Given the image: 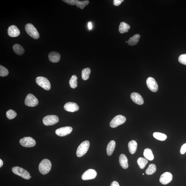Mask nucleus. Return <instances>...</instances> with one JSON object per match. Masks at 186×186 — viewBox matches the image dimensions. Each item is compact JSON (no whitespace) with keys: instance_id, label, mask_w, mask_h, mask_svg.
I'll use <instances>...</instances> for the list:
<instances>
[{"instance_id":"1","label":"nucleus","mask_w":186,"mask_h":186,"mask_svg":"<svg viewBox=\"0 0 186 186\" xmlns=\"http://www.w3.org/2000/svg\"><path fill=\"white\" fill-rule=\"evenodd\" d=\"M51 161L47 159H43L39 165V172L43 175H46L51 171Z\"/></svg>"},{"instance_id":"2","label":"nucleus","mask_w":186,"mask_h":186,"mask_svg":"<svg viewBox=\"0 0 186 186\" xmlns=\"http://www.w3.org/2000/svg\"><path fill=\"white\" fill-rule=\"evenodd\" d=\"M90 147V142L86 140L83 141L78 147L77 150L76 155L78 157H81L87 152Z\"/></svg>"},{"instance_id":"3","label":"nucleus","mask_w":186,"mask_h":186,"mask_svg":"<svg viewBox=\"0 0 186 186\" xmlns=\"http://www.w3.org/2000/svg\"><path fill=\"white\" fill-rule=\"evenodd\" d=\"M12 171L15 175L26 180H29L31 178V177L29 172L22 167H13Z\"/></svg>"},{"instance_id":"4","label":"nucleus","mask_w":186,"mask_h":186,"mask_svg":"<svg viewBox=\"0 0 186 186\" xmlns=\"http://www.w3.org/2000/svg\"><path fill=\"white\" fill-rule=\"evenodd\" d=\"M25 29L27 34L33 39H37L39 38V33L33 24L30 23H27L26 25Z\"/></svg>"},{"instance_id":"5","label":"nucleus","mask_w":186,"mask_h":186,"mask_svg":"<svg viewBox=\"0 0 186 186\" xmlns=\"http://www.w3.org/2000/svg\"><path fill=\"white\" fill-rule=\"evenodd\" d=\"M36 83L37 85L45 90L51 89V84L47 79L43 77H38L36 79Z\"/></svg>"},{"instance_id":"6","label":"nucleus","mask_w":186,"mask_h":186,"mask_svg":"<svg viewBox=\"0 0 186 186\" xmlns=\"http://www.w3.org/2000/svg\"><path fill=\"white\" fill-rule=\"evenodd\" d=\"M126 118L121 115H119L115 117L110 122V126L111 128H115L122 125L126 121Z\"/></svg>"},{"instance_id":"7","label":"nucleus","mask_w":186,"mask_h":186,"mask_svg":"<svg viewBox=\"0 0 186 186\" xmlns=\"http://www.w3.org/2000/svg\"><path fill=\"white\" fill-rule=\"evenodd\" d=\"M59 121L58 116L56 115H48L43 118V124L46 126L52 125L57 123Z\"/></svg>"},{"instance_id":"8","label":"nucleus","mask_w":186,"mask_h":186,"mask_svg":"<svg viewBox=\"0 0 186 186\" xmlns=\"http://www.w3.org/2000/svg\"><path fill=\"white\" fill-rule=\"evenodd\" d=\"M25 103L27 106L34 107L38 105V100L35 95L32 94H29L25 99Z\"/></svg>"},{"instance_id":"9","label":"nucleus","mask_w":186,"mask_h":186,"mask_svg":"<svg viewBox=\"0 0 186 186\" xmlns=\"http://www.w3.org/2000/svg\"><path fill=\"white\" fill-rule=\"evenodd\" d=\"M21 145L25 147H33L36 145L34 139L31 137H25L21 139L19 141Z\"/></svg>"},{"instance_id":"10","label":"nucleus","mask_w":186,"mask_h":186,"mask_svg":"<svg viewBox=\"0 0 186 186\" xmlns=\"http://www.w3.org/2000/svg\"><path fill=\"white\" fill-rule=\"evenodd\" d=\"M97 172L93 169H89L85 171L82 175L81 178L83 180H88L93 179L96 177Z\"/></svg>"},{"instance_id":"11","label":"nucleus","mask_w":186,"mask_h":186,"mask_svg":"<svg viewBox=\"0 0 186 186\" xmlns=\"http://www.w3.org/2000/svg\"><path fill=\"white\" fill-rule=\"evenodd\" d=\"M147 87L151 91L156 92L158 89V85L155 79L149 77L147 79L146 81Z\"/></svg>"},{"instance_id":"12","label":"nucleus","mask_w":186,"mask_h":186,"mask_svg":"<svg viewBox=\"0 0 186 186\" xmlns=\"http://www.w3.org/2000/svg\"><path fill=\"white\" fill-rule=\"evenodd\" d=\"M73 130V128L70 127H62L57 129L55 133L60 137H64L71 133Z\"/></svg>"},{"instance_id":"13","label":"nucleus","mask_w":186,"mask_h":186,"mask_svg":"<svg viewBox=\"0 0 186 186\" xmlns=\"http://www.w3.org/2000/svg\"><path fill=\"white\" fill-rule=\"evenodd\" d=\"M172 178L173 176L171 173L166 172L161 176L159 181L161 183L166 185L171 181Z\"/></svg>"},{"instance_id":"14","label":"nucleus","mask_w":186,"mask_h":186,"mask_svg":"<svg viewBox=\"0 0 186 186\" xmlns=\"http://www.w3.org/2000/svg\"><path fill=\"white\" fill-rule=\"evenodd\" d=\"M65 110L70 112H74L79 110V107L77 103L72 102H68L64 106Z\"/></svg>"},{"instance_id":"15","label":"nucleus","mask_w":186,"mask_h":186,"mask_svg":"<svg viewBox=\"0 0 186 186\" xmlns=\"http://www.w3.org/2000/svg\"><path fill=\"white\" fill-rule=\"evenodd\" d=\"M131 98L134 103L139 105H143L144 100L141 95L136 93H132L131 95Z\"/></svg>"},{"instance_id":"16","label":"nucleus","mask_w":186,"mask_h":186,"mask_svg":"<svg viewBox=\"0 0 186 186\" xmlns=\"http://www.w3.org/2000/svg\"><path fill=\"white\" fill-rule=\"evenodd\" d=\"M8 34L10 37H15L19 36L20 31L17 27L15 25H12L8 28Z\"/></svg>"},{"instance_id":"17","label":"nucleus","mask_w":186,"mask_h":186,"mask_svg":"<svg viewBox=\"0 0 186 186\" xmlns=\"http://www.w3.org/2000/svg\"><path fill=\"white\" fill-rule=\"evenodd\" d=\"M48 58L52 63H57L60 61V55L59 53L56 52H51L48 55Z\"/></svg>"},{"instance_id":"18","label":"nucleus","mask_w":186,"mask_h":186,"mask_svg":"<svg viewBox=\"0 0 186 186\" xmlns=\"http://www.w3.org/2000/svg\"><path fill=\"white\" fill-rule=\"evenodd\" d=\"M119 161L121 166L124 169L128 168L129 165L128 160L127 157L124 154H121L119 157Z\"/></svg>"},{"instance_id":"19","label":"nucleus","mask_w":186,"mask_h":186,"mask_svg":"<svg viewBox=\"0 0 186 186\" xmlns=\"http://www.w3.org/2000/svg\"><path fill=\"white\" fill-rule=\"evenodd\" d=\"M138 146L137 143L135 140H132L129 142L128 147L131 154H134L136 151Z\"/></svg>"},{"instance_id":"20","label":"nucleus","mask_w":186,"mask_h":186,"mask_svg":"<svg viewBox=\"0 0 186 186\" xmlns=\"http://www.w3.org/2000/svg\"><path fill=\"white\" fill-rule=\"evenodd\" d=\"M115 147V141L112 140L108 144L107 147V152L109 156L113 154Z\"/></svg>"},{"instance_id":"21","label":"nucleus","mask_w":186,"mask_h":186,"mask_svg":"<svg viewBox=\"0 0 186 186\" xmlns=\"http://www.w3.org/2000/svg\"><path fill=\"white\" fill-rule=\"evenodd\" d=\"M130 28L129 25L124 22L121 23L119 26V31L121 33L128 32Z\"/></svg>"},{"instance_id":"22","label":"nucleus","mask_w":186,"mask_h":186,"mask_svg":"<svg viewBox=\"0 0 186 186\" xmlns=\"http://www.w3.org/2000/svg\"><path fill=\"white\" fill-rule=\"evenodd\" d=\"M140 36L139 34H135L131 37L128 41V44L131 46H135L137 45L139 41Z\"/></svg>"},{"instance_id":"23","label":"nucleus","mask_w":186,"mask_h":186,"mask_svg":"<svg viewBox=\"0 0 186 186\" xmlns=\"http://www.w3.org/2000/svg\"><path fill=\"white\" fill-rule=\"evenodd\" d=\"M143 155L146 159L150 161H152L154 158L152 151L150 149L147 148L144 150Z\"/></svg>"},{"instance_id":"24","label":"nucleus","mask_w":186,"mask_h":186,"mask_svg":"<svg viewBox=\"0 0 186 186\" xmlns=\"http://www.w3.org/2000/svg\"><path fill=\"white\" fill-rule=\"evenodd\" d=\"M13 49L15 53L18 55H23L25 52L24 49L19 44L14 45L13 46Z\"/></svg>"},{"instance_id":"25","label":"nucleus","mask_w":186,"mask_h":186,"mask_svg":"<svg viewBox=\"0 0 186 186\" xmlns=\"http://www.w3.org/2000/svg\"><path fill=\"white\" fill-rule=\"evenodd\" d=\"M90 73H91V70L89 68H85L82 70L81 76L83 79L84 80L88 79L89 78Z\"/></svg>"},{"instance_id":"26","label":"nucleus","mask_w":186,"mask_h":186,"mask_svg":"<svg viewBox=\"0 0 186 186\" xmlns=\"http://www.w3.org/2000/svg\"><path fill=\"white\" fill-rule=\"evenodd\" d=\"M137 163L141 169H143L148 163V161L143 157H140L137 160Z\"/></svg>"},{"instance_id":"27","label":"nucleus","mask_w":186,"mask_h":186,"mask_svg":"<svg viewBox=\"0 0 186 186\" xmlns=\"http://www.w3.org/2000/svg\"><path fill=\"white\" fill-rule=\"evenodd\" d=\"M157 167L155 164H151L146 170L145 173L147 175H151L155 173Z\"/></svg>"},{"instance_id":"28","label":"nucleus","mask_w":186,"mask_h":186,"mask_svg":"<svg viewBox=\"0 0 186 186\" xmlns=\"http://www.w3.org/2000/svg\"><path fill=\"white\" fill-rule=\"evenodd\" d=\"M77 77L76 75H73L69 81V85L70 87L75 89L77 87Z\"/></svg>"},{"instance_id":"29","label":"nucleus","mask_w":186,"mask_h":186,"mask_svg":"<svg viewBox=\"0 0 186 186\" xmlns=\"http://www.w3.org/2000/svg\"><path fill=\"white\" fill-rule=\"evenodd\" d=\"M154 138L163 141L167 138V136L165 134L159 133V132H155L153 134Z\"/></svg>"},{"instance_id":"30","label":"nucleus","mask_w":186,"mask_h":186,"mask_svg":"<svg viewBox=\"0 0 186 186\" xmlns=\"http://www.w3.org/2000/svg\"><path fill=\"white\" fill-rule=\"evenodd\" d=\"M89 1H78L76 4L77 7L83 9L85 7L89 4Z\"/></svg>"},{"instance_id":"31","label":"nucleus","mask_w":186,"mask_h":186,"mask_svg":"<svg viewBox=\"0 0 186 186\" xmlns=\"http://www.w3.org/2000/svg\"><path fill=\"white\" fill-rule=\"evenodd\" d=\"M16 116L17 113L14 110L10 109L7 112L6 116L9 119H12L15 118Z\"/></svg>"},{"instance_id":"32","label":"nucleus","mask_w":186,"mask_h":186,"mask_svg":"<svg viewBox=\"0 0 186 186\" xmlns=\"http://www.w3.org/2000/svg\"><path fill=\"white\" fill-rule=\"evenodd\" d=\"M9 73L7 69L4 66L1 65L0 66V76L1 77H5L7 76Z\"/></svg>"},{"instance_id":"33","label":"nucleus","mask_w":186,"mask_h":186,"mask_svg":"<svg viewBox=\"0 0 186 186\" xmlns=\"http://www.w3.org/2000/svg\"><path fill=\"white\" fill-rule=\"evenodd\" d=\"M179 61L182 64L186 65V54L181 55L179 58Z\"/></svg>"},{"instance_id":"34","label":"nucleus","mask_w":186,"mask_h":186,"mask_svg":"<svg viewBox=\"0 0 186 186\" xmlns=\"http://www.w3.org/2000/svg\"><path fill=\"white\" fill-rule=\"evenodd\" d=\"M77 1L78 0H65V1H63L64 2L72 6L76 5Z\"/></svg>"},{"instance_id":"35","label":"nucleus","mask_w":186,"mask_h":186,"mask_svg":"<svg viewBox=\"0 0 186 186\" xmlns=\"http://www.w3.org/2000/svg\"><path fill=\"white\" fill-rule=\"evenodd\" d=\"M123 1V0H114L113 1L114 5L116 6H119Z\"/></svg>"},{"instance_id":"36","label":"nucleus","mask_w":186,"mask_h":186,"mask_svg":"<svg viewBox=\"0 0 186 186\" xmlns=\"http://www.w3.org/2000/svg\"><path fill=\"white\" fill-rule=\"evenodd\" d=\"M186 152V143L182 146L181 148L180 152L181 154H184Z\"/></svg>"},{"instance_id":"37","label":"nucleus","mask_w":186,"mask_h":186,"mask_svg":"<svg viewBox=\"0 0 186 186\" xmlns=\"http://www.w3.org/2000/svg\"><path fill=\"white\" fill-rule=\"evenodd\" d=\"M110 186H120V185L118 182L114 181L112 183Z\"/></svg>"},{"instance_id":"38","label":"nucleus","mask_w":186,"mask_h":186,"mask_svg":"<svg viewBox=\"0 0 186 186\" xmlns=\"http://www.w3.org/2000/svg\"><path fill=\"white\" fill-rule=\"evenodd\" d=\"M88 25L89 29V30H91L92 29V28H93L92 23L91 22H89L88 23Z\"/></svg>"},{"instance_id":"39","label":"nucleus","mask_w":186,"mask_h":186,"mask_svg":"<svg viewBox=\"0 0 186 186\" xmlns=\"http://www.w3.org/2000/svg\"><path fill=\"white\" fill-rule=\"evenodd\" d=\"M3 165V161L1 160V159H0V167H2V166Z\"/></svg>"},{"instance_id":"40","label":"nucleus","mask_w":186,"mask_h":186,"mask_svg":"<svg viewBox=\"0 0 186 186\" xmlns=\"http://www.w3.org/2000/svg\"><path fill=\"white\" fill-rule=\"evenodd\" d=\"M126 43H128V41H126Z\"/></svg>"},{"instance_id":"41","label":"nucleus","mask_w":186,"mask_h":186,"mask_svg":"<svg viewBox=\"0 0 186 186\" xmlns=\"http://www.w3.org/2000/svg\"><path fill=\"white\" fill-rule=\"evenodd\" d=\"M145 175V174H144V173L142 174V175Z\"/></svg>"}]
</instances>
